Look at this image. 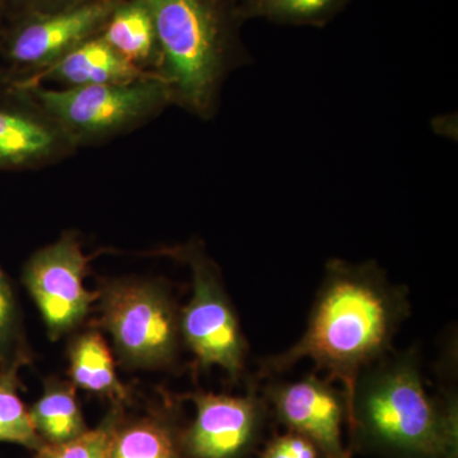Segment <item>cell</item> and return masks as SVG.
<instances>
[{"mask_svg":"<svg viewBox=\"0 0 458 458\" xmlns=\"http://www.w3.org/2000/svg\"><path fill=\"white\" fill-rule=\"evenodd\" d=\"M408 313L405 292L391 284L375 261L352 264L334 259L303 335L285 352L262 360L261 375H279L300 360H311L330 381L342 382L349 414L361 372L391 352Z\"/></svg>","mask_w":458,"mask_h":458,"instance_id":"6da1fadb","label":"cell"},{"mask_svg":"<svg viewBox=\"0 0 458 458\" xmlns=\"http://www.w3.org/2000/svg\"><path fill=\"white\" fill-rule=\"evenodd\" d=\"M346 421L358 447L393 458H458L457 400L428 393L412 351L361 372Z\"/></svg>","mask_w":458,"mask_h":458,"instance_id":"7a4b0ae2","label":"cell"},{"mask_svg":"<svg viewBox=\"0 0 458 458\" xmlns=\"http://www.w3.org/2000/svg\"><path fill=\"white\" fill-rule=\"evenodd\" d=\"M155 23L172 106L209 122L229 75L251 62L241 29V0H143Z\"/></svg>","mask_w":458,"mask_h":458,"instance_id":"3957f363","label":"cell"},{"mask_svg":"<svg viewBox=\"0 0 458 458\" xmlns=\"http://www.w3.org/2000/svg\"><path fill=\"white\" fill-rule=\"evenodd\" d=\"M22 89L31 93L78 149L131 134L172 106L170 87L159 75L131 83Z\"/></svg>","mask_w":458,"mask_h":458,"instance_id":"277c9868","label":"cell"},{"mask_svg":"<svg viewBox=\"0 0 458 458\" xmlns=\"http://www.w3.org/2000/svg\"><path fill=\"white\" fill-rule=\"evenodd\" d=\"M99 324L131 369H164L179 354L180 312L164 285L138 279L105 280L98 291Z\"/></svg>","mask_w":458,"mask_h":458,"instance_id":"5b68a950","label":"cell"},{"mask_svg":"<svg viewBox=\"0 0 458 458\" xmlns=\"http://www.w3.org/2000/svg\"><path fill=\"white\" fill-rule=\"evenodd\" d=\"M164 254L188 264L192 274V297L180 312L181 340L199 367H219L237 381L245 370L247 343L218 267L199 241L165 250Z\"/></svg>","mask_w":458,"mask_h":458,"instance_id":"8992f818","label":"cell"},{"mask_svg":"<svg viewBox=\"0 0 458 458\" xmlns=\"http://www.w3.org/2000/svg\"><path fill=\"white\" fill-rule=\"evenodd\" d=\"M120 2L96 0L64 11L3 21L0 84L20 89L78 45L101 35Z\"/></svg>","mask_w":458,"mask_h":458,"instance_id":"52a82bcc","label":"cell"},{"mask_svg":"<svg viewBox=\"0 0 458 458\" xmlns=\"http://www.w3.org/2000/svg\"><path fill=\"white\" fill-rule=\"evenodd\" d=\"M89 261L78 232L66 231L55 242L33 252L23 265V284L51 340L81 327L98 302V292L93 293L84 286Z\"/></svg>","mask_w":458,"mask_h":458,"instance_id":"ba28073f","label":"cell"},{"mask_svg":"<svg viewBox=\"0 0 458 458\" xmlns=\"http://www.w3.org/2000/svg\"><path fill=\"white\" fill-rule=\"evenodd\" d=\"M197 417L181 432L185 458H246L260 438L267 405L254 390L242 396L195 393Z\"/></svg>","mask_w":458,"mask_h":458,"instance_id":"9c48e42d","label":"cell"},{"mask_svg":"<svg viewBox=\"0 0 458 458\" xmlns=\"http://www.w3.org/2000/svg\"><path fill=\"white\" fill-rule=\"evenodd\" d=\"M77 152L29 90L0 84V174L44 170Z\"/></svg>","mask_w":458,"mask_h":458,"instance_id":"30bf717a","label":"cell"},{"mask_svg":"<svg viewBox=\"0 0 458 458\" xmlns=\"http://www.w3.org/2000/svg\"><path fill=\"white\" fill-rule=\"evenodd\" d=\"M264 399L280 424L310 439L324 458H352L343 445L345 394L334 388L330 379L310 375L276 382L265 388Z\"/></svg>","mask_w":458,"mask_h":458,"instance_id":"8fae6325","label":"cell"},{"mask_svg":"<svg viewBox=\"0 0 458 458\" xmlns=\"http://www.w3.org/2000/svg\"><path fill=\"white\" fill-rule=\"evenodd\" d=\"M153 75L158 74L131 64L98 35L78 45L20 89L44 86L47 82L59 84L60 89L131 83Z\"/></svg>","mask_w":458,"mask_h":458,"instance_id":"7c38bea8","label":"cell"},{"mask_svg":"<svg viewBox=\"0 0 458 458\" xmlns=\"http://www.w3.org/2000/svg\"><path fill=\"white\" fill-rule=\"evenodd\" d=\"M101 38L131 64L158 74L161 54L155 23L143 0H122L108 18Z\"/></svg>","mask_w":458,"mask_h":458,"instance_id":"4fadbf2b","label":"cell"},{"mask_svg":"<svg viewBox=\"0 0 458 458\" xmlns=\"http://www.w3.org/2000/svg\"><path fill=\"white\" fill-rule=\"evenodd\" d=\"M68 360L69 376L75 387L107 397L114 405L129 403L131 394L117 377L113 355L98 331L75 335L69 343Z\"/></svg>","mask_w":458,"mask_h":458,"instance_id":"5bb4252c","label":"cell"},{"mask_svg":"<svg viewBox=\"0 0 458 458\" xmlns=\"http://www.w3.org/2000/svg\"><path fill=\"white\" fill-rule=\"evenodd\" d=\"M108 458H185L181 432L162 412L123 420L114 429Z\"/></svg>","mask_w":458,"mask_h":458,"instance_id":"9a60e30c","label":"cell"},{"mask_svg":"<svg viewBox=\"0 0 458 458\" xmlns=\"http://www.w3.org/2000/svg\"><path fill=\"white\" fill-rule=\"evenodd\" d=\"M36 432L47 445L72 441L86 432L80 403L72 382L50 378L40 399L30 409Z\"/></svg>","mask_w":458,"mask_h":458,"instance_id":"2e32d148","label":"cell"},{"mask_svg":"<svg viewBox=\"0 0 458 458\" xmlns=\"http://www.w3.org/2000/svg\"><path fill=\"white\" fill-rule=\"evenodd\" d=\"M352 0H241L238 13L245 23L267 20L278 25L322 29L345 9Z\"/></svg>","mask_w":458,"mask_h":458,"instance_id":"e0dca14e","label":"cell"},{"mask_svg":"<svg viewBox=\"0 0 458 458\" xmlns=\"http://www.w3.org/2000/svg\"><path fill=\"white\" fill-rule=\"evenodd\" d=\"M18 367L0 369V442L14 443L29 450L38 451L42 441L30 417V410L21 400Z\"/></svg>","mask_w":458,"mask_h":458,"instance_id":"ac0fdd59","label":"cell"},{"mask_svg":"<svg viewBox=\"0 0 458 458\" xmlns=\"http://www.w3.org/2000/svg\"><path fill=\"white\" fill-rule=\"evenodd\" d=\"M31 360L20 304L11 280L0 265V369H22Z\"/></svg>","mask_w":458,"mask_h":458,"instance_id":"d6986e66","label":"cell"},{"mask_svg":"<svg viewBox=\"0 0 458 458\" xmlns=\"http://www.w3.org/2000/svg\"><path fill=\"white\" fill-rule=\"evenodd\" d=\"M122 405H114L107 417L96 429L60 445H45L36 451L35 458H108L111 439L123 415Z\"/></svg>","mask_w":458,"mask_h":458,"instance_id":"ffe728a7","label":"cell"},{"mask_svg":"<svg viewBox=\"0 0 458 458\" xmlns=\"http://www.w3.org/2000/svg\"><path fill=\"white\" fill-rule=\"evenodd\" d=\"M259 458H319V451L306 437L288 430L267 442Z\"/></svg>","mask_w":458,"mask_h":458,"instance_id":"44dd1931","label":"cell"},{"mask_svg":"<svg viewBox=\"0 0 458 458\" xmlns=\"http://www.w3.org/2000/svg\"><path fill=\"white\" fill-rule=\"evenodd\" d=\"M96 0H0L3 18L31 16V14L50 13L89 4Z\"/></svg>","mask_w":458,"mask_h":458,"instance_id":"7402d4cb","label":"cell"},{"mask_svg":"<svg viewBox=\"0 0 458 458\" xmlns=\"http://www.w3.org/2000/svg\"><path fill=\"white\" fill-rule=\"evenodd\" d=\"M3 21H4V18H3L2 11H0V27L3 25Z\"/></svg>","mask_w":458,"mask_h":458,"instance_id":"603a6c76","label":"cell"}]
</instances>
